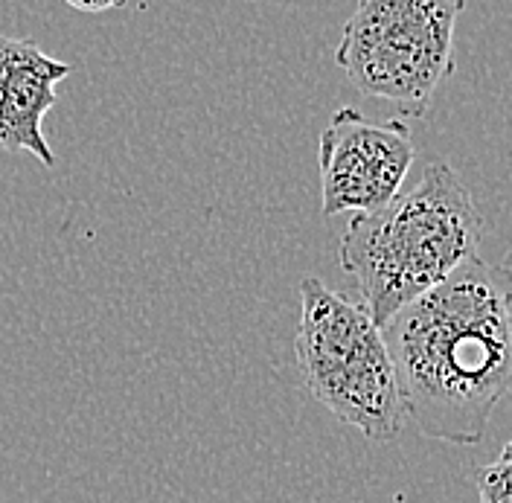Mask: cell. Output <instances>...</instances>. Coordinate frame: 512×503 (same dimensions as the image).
I'll return each mask as SVG.
<instances>
[{
  "instance_id": "1",
  "label": "cell",
  "mask_w": 512,
  "mask_h": 503,
  "mask_svg": "<svg viewBox=\"0 0 512 503\" xmlns=\"http://www.w3.org/2000/svg\"><path fill=\"white\" fill-rule=\"evenodd\" d=\"M405 419L428 440L478 445L512 387L510 262H463L382 326Z\"/></svg>"
},
{
  "instance_id": "2",
  "label": "cell",
  "mask_w": 512,
  "mask_h": 503,
  "mask_svg": "<svg viewBox=\"0 0 512 503\" xmlns=\"http://www.w3.org/2000/svg\"><path fill=\"white\" fill-rule=\"evenodd\" d=\"M486 221L460 175L434 160L419 184L347 224L338 259L361 306L382 329L390 317L478 256Z\"/></svg>"
},
{
  "instance_id": "3",
  "label": "cell",
  "mask_w": 512,
  "mask_h": 503,
  "mask_svg": "<svg viewBox=\"0 0 512 503\" xmlns=\"http://www.w3.org/2000/svg\"><path fill=\"white\" fill-rule=\"evenodd\" d=\"M294 349L306 387L335 419L373 442H393L405 431L390 352L361 303L306 277Z\"/></svg>"
},
{
  "instance_id": "4",
  "label": "cell",
  "mask_w": 512,
  "mask_h": 503,
  "mask_svg": "<svg viewBox=\"0 0 512 503\" xmlns=\"http://www.w3.org/2000/svg\"><path fill=\"white\" fill-rule=\"evenodd\" d=\"M466 0H358L335 64L355 91L419 120L454 73V27Z\"/></svg>"
},
{
  "instance_id": "5",
  "label": "cell",
  "mask_w": 512,
  "mask_h": 503,
  "mask_svg": "<svg viewBox=\"0 0 512 503\" xmlns=\"http://www.w3.org/2000/svg\"><path fill=\"white\" fill-rule=\"evenodd\" d=\"M414 160V134L402 120L370 123L355 108H338L320 131L323 216H358L384 207L402 192Z\"/></svg>"
},
{
  "instance_id": "6",
  "label": "cell",
  "mask_w": 512,
  "mask_h": 503,
  "mask_svg": "<svg viewBox=\"0 0 512 503\" xmlns=\"http://www.w3.org/2000/svg\"><path fill=\"white\" fill-rule=\"evenodd\" d=\"M70 73L73 64L47 56L32 38L0 35V152L56 166L44 117L59 102V85Z\"/></svg>"
},
{
  "instance_id": "7",
  "label": "cell",
  "mask_w": 512,
  "mask_h": 503,
  "mask_svg": "<svg viewBox=\"0 0 512 503\" xmlns=\"http://www.w3.org/2000/svg\"><path fill=\"white\" fill-rule=\"evenodd\" d=\"M512 480V445L507 442L498 457L475 472V486H478L480 503H512L510 498Z\"/></svg>"
},
{
  "instance_id": "8",
  "label": "cell",
  "mask_w": 512,
  "mask_h": 503,
  "mask_svg": "<svg viewBox=\"0 0 512 503\" xmlns=\"http://www.w3.org/2000/svg\"><path fill=\"white\" fill-rule=\"evenodd\" d=\"M64 3L76 12H85V15H99V12L126 6V0H64Z\"/></svg>"
}]
</instances>
